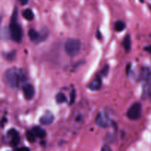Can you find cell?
Wrapping results in <instances>:
<instances>
[{
	"instance_id": "obj_22",
	"label": "cell",
	"mask_w": 151,
	"mask_h": 151,
	"mask_svg": "<svg viewBox=\"0 0 151 151\" xmlns=\"http://www.w3.org/2000/svg\"><path fill=\"white\" fill-rule=\"evenodd\" d=\"M101 150L102 151H110V150H111V148L109 145H104L101 148Z\"/></svg>"
},
{
	"instance_id": "obj_17",
	"label": "cell",
	"mask_w": 151,
	"mask_h": 151,
	"mask_svg": "<svg viewBox=\"0 0 151 151\" xmlns=\"http://www.w3.org/2000/svg\"><path fill=\"white\" fill-rule=\"evenodd\" d=\"M35 135L32 131H27L26 132V138L29 142L32 143L35 141Z\"/></svg>"
},
{
	"instance_id": "obj_9",
	"label": "cell",
	"mask_w": 151,
	"mask_h": 151,
	"mask_svg": "<svg viewBox=\"0 0 151 151\" xmlns=\"http://www.w3.org/2000/svg\"><path fill=\"white\" fill-rule=\"evenodd\" d=\"M102 75L100 74L96 75L92 81L88 85V88L91 91H98L102 87Z\"/></svg>"
},
{
	"instance_id": "obj_16",
	"label": "cell",
	"mask_w": 151,
	"mask_h": 151,
	"mask_svg": "<svg viewBox=\"0 0 151 151\" xmlns=\"http://www.w3.org/2000/svg\"><path fill=\"white\" fill-rule=\"evenodd\" d=\"M55 100L56 102H57V103H58V104H61V103H65V102L67 101V98H66V95H65L63 93L60 92L56 95Z\"/></svg>"
},
{
	"instance_id": "obj_1",
	"label": "cell",
	"mask_w": 151,
	"mask_h": 151,
	"mask_svg": "<svg viewBox=\"0 0 151 151\" xmlns=\"http://www.w3.org/2000/svg\"><path fill=\"white\" fill-rule=\"evenodd\" d=\"M4 78L5 83L9 88L16 90L26 83L28 77L24 69L13 67L8 69L4 72Z\"/></svg>"
},
{
	"instance_id": "obj_18",
	"label": "cell",
	"mask_w": 151,
	"mask_h": 151,
	"mask_svg": "<svg viewBox=\"0 0 151 151\" xmlns=\"http://www.w3.org/2000/svg\"><path fill=\"white\" fill-rule=\"evenodd\" d=\"M16 51H10L9 52L4 53V58L7 60H9V61H11V60H13L16 58Z\"/></svg>"
},
{
	"instance_id": "obj_3",
	"label": "cell",
	"mask_w": 151,
	"mask_h": 151,
	"mask_svg": "<svg viewBox=\"0 0 151 151\" xmlns=\"http://www.w3.org/2000/svg\"><path fill=\"white\" fill-rule=\"evenodd\" d=\"M64 49L69 56L76 55L81 49V41L77 38H69L65 43Z\"/></svg>"
},
{
	"instance_id": "obj_15",
	"label": "cell",
	"mask_w": 151,
	"mask_h": 151,
	"mask_svg": "<svg viewBox=\"0 0 151 151\" xmlns=\"http://www.w3.org/2000/svg\"><path fill=\"white\" fill-rule=\"evenodd\" d=\"M125 27L126 24L123 21H116L114 24V29L116 32H122L125 29Z\"/></svg>"
},
{
	"instance_id": "obj_25",
	"label": "cell",
	"mask_w": 151,
	"mask_h": 151,
	"mask_svg": "<svg viewBox=\"0 0 151 151\" xmlns=\"http://www.w3.org/2000/svg\"><path fill=\"white\" fill-rule=\"evenodd\" d=\"M144 50H145L146 52H148L149 53H150V54H151V45H150V46H147V47H145Z\"/></svg>"
},
{
	"instance_id": "obj_14",
	"label": "cell",
	"mask_w": 151,
	"mask_h": 151,
	"mask_svg": "<svg viewBox=\"0 0 151 151\" xmlns=\"http://www.w3.org/2000/svg\"><path fill=\"white\" fill-rule=\"evenodd\" d=\"M22 16L27 21H32L34 19V13L31 9H26L22 12Z\"/></svg>"
},
{
	"instance_id": "obj_19",
	"label": "cell",
	"mask_w": 151,
	"mask_h": 151,
	"mask_svg": "<svg viewBox=\"0 0 151 151\" xmlns=\"http://www.w3.org/2000/svg\"><path fill=\"white\" fill-rule=\"evenodd\" d=\"M109 65H106V66L103 67V69L100 71V75H102V77H106L109 74Z\"/></svg>"
},
{
	"instance_id": "obj_20",
	"label": "cell",
	"mask_w": 151,
	"mask_h": 151,
	"mask_svg": "<svg viewBox=\"0 0 151 151\" xmlns=\"http://www.w3.org/2000/svg\"><path fill=\"white\" fill-rule=\"evenodd\" d=\"M75 97H76V91H75V89H73L70 94V102H69V104L72 105L75 103Z\"/></svg>"
},
{
	"instance_id": "obj_8",
	"label": "cell",
	"mask_w": 151,
	"mask_h": 151,
	"mask_svg": "<svg viewBox=\"0 0 151 151\" xmlns=\"http://www.w3.org/2000/svg\"><path fill=\"white\" fill-rule=\"evenodd\" d=\"M22 89H23L24 96L26 100H30L33 98L34 95H35V88L32 84L25 83L22 86Z\"/></svg>"
},
{
	"instance_id": "obj_13",
	"label": "cell",
	"mask_w": 151,
	"mask_h": 151,
	"mask_svg": "<svg viewBox=\"0 0 151 151\" xmlns=\"http://www.w3.org/2000/svg\"><path fill=\"white\" fill-rule=\"evenodd\" d=\"M122 45L127 52H128L131 50V38L129 34H127L125 36L122 41Z\"/></svg>"
},
{
	"instance_id": "obj_24",
	"label": "cell",
	"mask_w": 151,
	"mask_h": 151,
	"mask_svg": "<svg viewBox=\"0 0 151 151\" xmlns=\"http://www.w3.org/2000/svg\"><path fill=\"white\" fill-rule=\"evenodd\" d=\"M96 37L98 38L99 40H101L102 39V35H101V32H100V30H97V35H96Z\"/></svg>"
},
{
	"instance_id": "obj_26",
	"label": "cell",
	"mask_w": 151,
	"mask_h": 151,
	"mask_svg": "<svg viewBox=\"0 0 151 151\" xmlns=\"http://www.w3.org/2000/svg\"><path fill=\"white\" fill-rule=\"evenodd\" d=\"M5 120H7V119L4 117L1 119V128H3V127H4V122H5Z\"/></svg>"
},
{
	"instance_id": "obj_2",
	"label": "cell",
	"mask_w": 151,
	"mask_h": 151,
	"mask_svg": "<svg viewBox=\"0 0 151 151\" xmlns=\"http://www.w3.org/2000/svg\"><path fill=\"white\" fill-rule=\"evenodd\" d=\"M9 30L11 39L13 41L20 43L23 38V29L20 24L18 22V10L15 7L10 19V23L9 25Z\"/></svg>"
},
{
	"instance_id": "obj_21",
	"label": "cell",
	"mask_w": 151,
	"mask_h": 151,
	"mask_svg": "<svg viewBox=\"0 0 151 151\" xmlns=\"http://www.w3.org/2000/svg\"><path fill=\"white\" fill-rule=\"evenodd\" d=\"M147 96H148L151 101V82L149 86H147Z\"/></svg>"
},
{
	"instance_id": "obj_7",
	"label": "cell",
	"mask_w": 151,
	"mask_h": 151,
	"mask_svg": "<svg viewBox=\"0 0 151 151\" xmlns=\"http://www.w3.org/2000/svg\"><path fill=\"white\" fill-rule=\"evenodd\" d=\"M47 31H46L44 33H39L37 31H35V29L31 28V29H29L28 31V35L29 37V39L32 41V42H38V41H41L42 40H44L46 38H47Z\"/></svg>"
},
{
	"instance_id": "obj_23",
	"label": "cell",
	"mask_w": 151,
	"mask_h": 151,
	"mask_svg": "<svg viewBox=\"0 0 151 151\" xmlns=\"http://www.w3.org/2000/svg\"><path fill=\"white\" fill-rule=\"evenodd\" d=\"M18 1H19V2L21 3V4H22V5H26L28 3V1H29V0H18Z\"/></svg>"
},
{
	"instance_id": "obj_12",
	"label": "cell",
	"mask_w": 151,
	"mask_h": 151,
	"mask_svg": "<svg viewBox=\"0 0 151 151\" xmlns=\"http://www.w3.org/2000/svg\"><path fill=\"white\" fill-rule=\"evenodd\" d=\"M32 131H33V133L35 134V137H38V138L43 139L47 136V132H46L45 130L40 126L33 127Z\"/></svg>"
},
{
	"instance_id": "obj_28",
	"label": "cell",
	"mask_w": 151,
	"mask_h": 151,
	"mask_svg": "<svg viewBox=\"0 0 151 151\" xmlns=\"http://www.w3.org/2000/svg\"><path fill=\"white\" fill-rule=\"evenodd\" d=\"M150 10H151V6H150Z\"/></svg>"
},
{
	"instance_id": "obj_27",
	"label": "cell",
	"mask_w": 151,
	"mask_h": 151,
	"mask_svg": "<svg viewBox=\"0 0 151 151\" xmlns=\"http://www.w3.org/2000/svg\"><path fill=\"white\" fill-rule=\"evenodd\" d=\"M139 1H140V2L143 3V2H144V0H139Z\"/></svg>"
},
{
	"instance_id": "obj_10",
	"label": "cell",
	"mask_w": 151,
	"mask_h": 151,
	"mask_svg": "<svg viewBox=\"0 0 151 151\" xmlns=\"http://www.w3.org/2000/svg\"><path fill=\"white\" fill-rule=\"evenodd\" d=\"M55 119V116L53 115V114L52 112L49 111H46L45 113L43 114V116L40 118L39 122L41 125H49L50 124H52L53 122Z\"/></svg>"
},
{
	"instance_id": "obj_6",
	"label": "cell",
	"mask_w": 151,
	"mask_h": 151,
	"mask_svg": "<svg viewBox=\"0 0 151 151\" xmlns=\"http://www.w3.org/2000/svg\"><path fill=\"white\" fill-rule=\"evenodd\" d=\"M7 136L9 140L8 143L10 146L16 147L19 145V142H20V135L16 129L12 128V129L9 130L7 133Z\"/></svg>"
},
{
	"instance_id": "obj_4",
	"label": "cell",
	"mask_w": 151,
	"mask_h": 151,
	"mask_svg": "<svg viewBox=\"0 0 151 151\" xmlns=\"http://www.w3.org/2000/svg\"><path fill=\"white\" fill-rule=\"evenodd\" d=\"M142 110V106L141 103L139 102L134 103L128 109V111H127V116L128 119H131V120H137L141 117Z\"/></svg>"
},
{
	"instance_id": "obj_5",
	"label": "cell",
	"mask_w": 151,
	"mask_h": 151,
	"mask_svg": "<svg viewBox=\"0 0 151 151\" xmlns=\"http://www.w3.org/2000/svg\"><path fill=\"white\" fill-rule=\"evenodd\" d=\"M95 123L100 128H106L111 125L112 121H111L109 116L105 112L102 111L100 112L96 116Z\"/></svg>"
},
{
	"instance_id": "obj_11",
	"label": "cell",
	"mask_w": 151,
	"mask_h": 151,
	"mask_svg": "<svg viewBox=\"0 0 151 151\" xmlns=\"http://www.w3.org/2000/svg\"><path fill=\"white\" fill-rule=\"evenodd\" d=\"M140 78L146 82H151V69L147 66H143L140 72Z\"/></svg>"
}]
</instances>
